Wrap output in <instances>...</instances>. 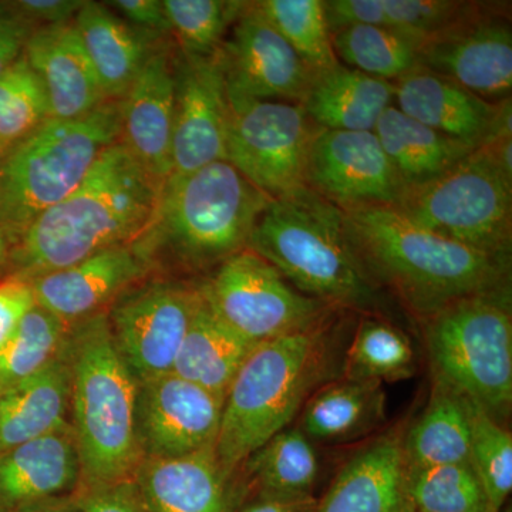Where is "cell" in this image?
I'll return each mask as SVG.
<instances>
[{
    "instance_id": "cell-26",
    "label": "cell",
    "mask_w": 512,
    "mask_h": 512,
    "mask_svg": "<svg viewBox=\"0 0 512 512\" xmlns=\"http://www.w3.org/2000/svg\"><path fill=\"white\" fill-rule=\"evenodd\" d=\"M70 367L66 345L35 375L0 392V451L69 426Z\"/></svg>"
},
{
    "instance_id": "cell-44",
    "label": "cell",
    "mask_w": 512,
    "mask_h": 512,
    "mask_svg": "<svg viewBox=\"0 0 512 512\" xmlns=\"http://www.w3.org/2000/svg\"><path fill=\"white\" fill-rule=\"evenodd\" d=\"M83 3L84 0H19L10 6L30 28L39 30L72 23Z\"/></svg>"
},
{
    "instance_id": "cell-22",
    "label": "cell",
    "mask_w": 512,
    "mask_h": 512,
    "mask_svg": "<svg viewBox=\"0 0 512 512\" xmlns=\"http://www.w3.org/2000/svg\"><path fill=\"white\" fill-rule=\"evenodd\" d=\"M72 426L0 451V512L67 497L80 485Z\"/></svg>"
},
{
    "instance_id": "cell-31",
    "label": "cell",
    "mask_w": 512,
    "mask_h": 512,
    "mask_svg": "<svg viewBox=\"0 0 512 512\" xmlns=\"http://www.w3.org/2000/svg\"><path fill=\"white\" fill-rule=\"evenodd\" d=\"M254 348L228 329L202 298L171 373L225 400L232 380Z\"/></svg>"
},
{
    "instance_id": "cell-46",
    "label": "cell",
    "mask_w": 512,
    "mask_h": 512,
    "mask_svg": "<svg viewBox=\"0 0 512 512\" xmlns=\"http://www.w3.org/2000/svg\"><path fill=\"white\" fill-rule=\"evenodd\" d=\"M106 5L138 30L156 37L171 33L163 0H113Z\"/></svg>"
},
{
    "instance_id": "cell-37",
    "label": "cell",
    "mask_w": 512,
    "mask_h": 512,
    "mask_svg": "<svg viewBox=\"0 0 512 512\" xmlns=\"http://www.w3.org/2000/svg\"><path fill=\"white\" fill-rule=\"evenodd\" d=\"M409 493L416 512H497L468 463L409 470Z\"/></svg>"
},
{
    "instance_id": "cell-25",
    "label": "cell",
    "mask_w": 512,
    "mask_h": 512,
    "mask_svg": "<svg viewBox=\"0 0 512 512\" xmlns=\"http://www.w3.org/2000/svg\"><path fill=\"white\" fill-rule=\"evenodd\" d=\"M73 25L107 99H123L153 52L156 36L134 28L106 3L86 0Z\"/></svg>"
},
{
    "instance_id": "cell-45",
    "label": "cell",
    "mask_w": 512,
    "mask_h": 512,
    "mask_svg": "<svg viewBox=\"0 0 512 512\" xmlns=\"http://www.w3.org/2000/svg\"><path fill=\"white\" fill-rule=\"evenodd\" d=\"M76 498L82 512H144L133 481L87 488Z\"/></svg>"
},
{
    "instance_id": "cell-27",
    "label": "cell",
    "mask_w": 512,
    "mask_h": 512,
    "mask_svg": "<svg viewBox=\"0 0 512 512\" xmlns=\"http://www.w3.org/2000/svg\"><path fill=\"white\" fill-rule=\"evenodd\" d=\"M393 103V84L338 63L315 72L301 106L323 130L375 131Z\"/></svg>"
},
{
    "instance_id": "cell-16",
    "label": "cell",
    "mask_w": 512,
    "mask_h": 512,
    "mask_svg": "<svg viewBox=\"0 0 512 512\" xmlns=\"http://www.w3.org/2000/svg\"><path fill=\"white\" fill-rule=\"evenodd\" d=\"M232 26L231 37L220 49L228 89L252 99L301 104L315 70L279 35L255 2H247Z\"/></svg>"
},
{
    "instance_id": "cell-13",
    "label": "cell",
    "mask_w": 512,
    "mask_h": 512,
    "mask_svg": "<svg viewBox=\"0 0 512 512\" xmlns=\"http://www.w3.org/2000/svg\"><path fill=\"white\" fill-rule=\"evenodd\" d=\"M227 80L221 52L175 57L173 157L168 178L227 161Z\"/></svg>"
},
{
    "instance_id": "cell-15",
    "label": "cell",
    "mask_w": 512,
    "mask_h": 512,
    "mask_svg": "<svg viewBox=\"0 0 512 512\" xmlns=\"http://www.w3.org/2000/svg\"><path fill=\"white\" fill-rule=\"evenodd\" d=\"M224 400L173 375L138 383L137 439L144 457L174 458L215 447Z\"/></svg>"
},
{
    "instance_id": "cell-30",
    "label": "cell",
    "mask_w": 512,
    "mask_h": 512,
    "mask_svg": "<svg viewBox=\"0 0 512 512\" xmlns=\"http://www.w3.org/2000/svg\"><path fill=\"white\" fill-rule=\"evenodd\" d=\"M375 134L404 188L436 180L476 150L410 119L393 104L383 111Z\"/></svg>"
},
{
    "instance_id": "cell-48",
    "label": "cell",
    "mask_w": 512,
    "mask_h": 512,
    "mask_svg": "<svg viewBox=\"0 0 512 512\" xmlns=\"http://www.w3.org/2000/svg\"><path fill=\"white\" fill-rule=\"evenodd\" d=\"M315 505V497L275 498L256 494L239 512H312Z\"/></svg>"
},
{
    "instance_id": "cell-50",
    "label": "cell",
    "mask_w": 512,
    "mask_h": 512,
    "mask_svg": "<svg viewBox=\"0 0 512 512\" xmlns=\"http://www.w3.org/2000/svg\"><path fill=\"white\" fill-rule=\"evenodd\" d=\"M9 239L5 232L0 229V268L5 265L6 259L9 258Z\"/></svg>"
},
{
    "instance_id": "cell-21",
    "label": "cell",
    "mask_w": 512,
    "mask_h": 512,
    "mask_svg": "<svg viewBox=\"0 0 512 512\" xmlns=\"http://www.w3.org/2000/svg\"><path fill=\"white\" fill-rule=\"evenodd\" d=\"M404 429L394 427L360 447L312 512H416L409 493Z\"/></svg>"
},
{
    "instance_id": "cell-3",
    "label": "cell",
    "mask_w": 512,
    "mask_h": 512,
    "mask_svg": "<svg viewBox=\"0 0 512 512\" xmlns=\"http://www.w3.org/2000/svg\"><path fill=\"white\" fill-rule=\"evenodd\" d=\"M332 318L259 343L242 363L225 396L214 447L228 477L289 427L316 390L342 377L343 352Z\"/></svg>"
},
{
    "instance_id": "cell-23",
    "label": "cell",
    "mask_w": 512,
    "mask_h": 512,
    "mask_svg": "<svg viewBox=\"0 0 512 512\" xmlns=\"http://www.w3.org/2000/svg\"><path fill=\"white\" fill-rule=\"evenodd\" d=\"M23 53L45 87L50 119H80L109 100L73 22L35 30Z\"/></svg>"
},
{
    "instance_id": "cell-49",
    "label": "cell",
    "mask_w": 512,
    "mask_h": 512,
    "mask_svg": "<svg viewBox=\"0 0 512 512\" xmlns=\"http://www.w3.org/2000/svg\"><path fill=\"white\" fill-rule=\"evenodd\" d=\"M16 512H82L77 498L72 495L67 497L52 498V500L40 501V503L28 505Z\"/></svg>"
},
{
    "instance_id": "cell-42",
    "label": "cell",
    "mask_w": 512,
    "mask_h": 512,
    "mask_svg": "<svg viewBox=\"0 0 512 512\" xmlns=\"http://www.w3.org/2000/svg\"><path fill=\"white\" fill-rule=\"evenodd\" d=\"M35 306V291L30 281L13 276L0 284V349L12 339Z\"/></svg>"
},
{
    "instance_id": "cell-28",
    "label": "cell",
    "mask_w": 512,
    "mask_h": 512,
    "mask_svg": "<svg viewBox=\"0 0 512 512\" xmlns=\"http://www.w3.org/2000/svg\"><path fill=\"white\" fill-rule=\"evenodd\" d=\"M299 414L298 427L313 444L360 439L386 420L383 383L339 377L316 390Z\"/></svg>"
},
{
    "instance_id": "cell-11",
    "label": "cell",
    "mask_w": 512,
    "mask_h": 512,
    "mask_svg": "<svg viewBox=\"0 0 512 512\" xmlns=\"http://www.w3.org/2000/svg\"><path fill=\"white\" fill-rule=\"evenodd\" d=\"M227 161L271 200L308 187V156L319 127L301 104L252 99L227 87Z\"/></svg>"
},
{
    "instance_id": "cell-40",
    "label": "cell",
    "mask_w": 512,
    "mask_h": 512,
    "mask_svg": "<svg viewBox=\"0 0 512 512\" xmlns=\"http://www.w3.org/2000/svg\"><path fill=\"white\" fill-rule=\"evenodd\" d=\"M470 464L494 510L500 512L512 491L511 431L474 403L471 409Z\"/></svg>"
},
{
    "instance_id": "cell-4",
    "label": "cell",
    "mask_w": 512,
    "mask_h": 512,
    "mask_svg": "<svg viewBox=\"0 0 512 512\" xmlns=\"http://www.w3.org/2000/svg\"><path fill=\"white\" fill-rule=\"evenodd\" d=\"M248 248L303 295L338 311L382 312V288L357 255L345 212L311 188L269 202Z\"/></svg>"
},
{
    "instance_id": "cell-20",
    "label": "cell",
    "mask_w": 512,
    "mask_h": 512,
    "mask_svg": "<svg viewBox=\"0 0 512 512\" xmlns=\"http://www.w3.org/2000/svg\"><path fill=\"white\" fill-rule=\"evenodd\" d=\"M150 269L133 244L97 252L59 271L37 276L30 284L36 305L72 326L103 312L106 303L136 284Z\"/></svg>"
},
{
    "instance_id": "cell-34",
    "label": "cell",
    "mask_w": 512,
    "mask_h": 512,
    "mask_svg": "<svg viewBox=\"0 0 512 512\" xmlns=\"http://www.w3.org/2000/svg\"><path fill=\"white\" fill-rule=\"evenodd\" d=\"M332 45L345 66L394 82L420 66L421 43L389 26H350L332 33Z\"/></svg>"
},
{
    "instance_id": "cell-43",
    "label": "cell",
    "mask_w": 512,
    "mask_h": 512,
    "mask_svg": "<svg viewBox=\"0 0 512 512\" xmlns=\"http://www.w3.org/2000/svg\"><path fill=\"white\" fill-rule=\"evenodd\" d=\"M330 35L350 26H387L383 0H325Z\"/></svg>"
},
{
    "instance_id": "cell-12",
    "label": "cell",
    "mask_w": 512,
    "mask_h": 512,
    "mask_svg": "<svg viewBox=\"0 0 512 512\" xmlns=\"http://www.w3.org/2000/svg\"><path fill=\"white\" fill-rule=\"evenodd\" d=\"M201 302L200 288L177 282H153L121 293L107 319L114 345L138 383L173 372Z\"/></svg>"
},
{
    "instance_id": "cell-35",
    "label": "cell",
    "mask_w": 512,
    "mask_h": 512,
    "mask_svg": "<svg viewBox=\"0 0 512 512\" xmlns=\"http://www.w3.org/2000/svg\"><path fill=\"white\" fill-rule=\"evenodd\" d=\"M255 6L315 72L339 63L323 0H261Z\"/></svg>"
},
{
    "instance_id": "cell-5",
    "label": "cell",
    "mask_w": 512,
    "mask_h": 512,
    "mask_svg": "<svg viewBox=\"0 0 512 512\" xmlns=\"http://www.w3.org/2000/svg\"><path fill=\"white\" fill-rule=\"evenodd\" d=\"M66 356L82 490L133 480L143 460L138 382L114 345L106 312L70 326Z\"/></svg>"
},
{
    "instance_id": "cell-33",
    "label": "cell",
    "mask_w": 512,
    "mask_h": 512,
    "mask_svg": "<svg viewBox=\"0 0 512 512\" xmlns=\"http://www.w3.org/2000/svg\"><path fill=\"white\" fill-rule=\"evenodd\" d=\"M416 373V352L402 329L376 315L360 320L343 357L342 377L399 382Z\"/></svg>"
},
{
    "instance_id": "cell-29",
    "label": "cell",
    "mask_w": 512,
    "mask_h": 512,
    "mask_svg": "<svg viewBox=\"0 0 512 512\" xmlns=\"http://www.w3.org/2000/svg\"><path fill=\"white\" fill-rule=\"evenodd\" d=\"M471 409L473 403L467 397L434 380L426 409L404 429L409 470L470 464Z\"/></svg>"
},
{
    "instance_id": "cell-19",
    "label": "cell",
    "mask_w": 512,
    "mask_h": 512,
    "mask_svg": "<svg viewBox=\"0 0 512 512\" xmlns=\"http://www.w3.org/2000/svg\"><path fill=\"white\" fill-rule=\"evenodd\" d=\"M175 57L154 47L121 99V143L161 185L173 157Z\"/></svg>"
},
{
    "instance_id": "cell-24",
    "label": "cell",
    "mask_w": 512,
    "mask_h": 512,
    "mask_svg": "<svg viewBox=\"0 0 512 512\" xmlns=\"http://www.w3.org/2000/svg\"><path fill=\"white\" fill-rule=\"evenodd\" d=\"M144 512H229V477L214 447L174 458L144 457L133 477Z\"/></svg>"
},
{
    "instance_id": "cell-6",
    "label": "cell",
    "mask_w": 512,
    "mask_h": 512,
    "mask_svg": "<svg viewBox=\"0 0 512 512\" xmlns=\"http://www.w3.org/2000/svg\"><path fill=\"white\" fill-rule=\"evenodd\" d=\"M271 198L228 161L161 185L153 217L131 242L148 265L170 255L192 268L221 265L248 248Z\"/></svg>"
},
{
    "instance_id": "cell-8",
    "label": "cell",
    "mask_w": 512,
    "mask_h": 512,
    "mask_svg": "<svg viewBox=\"0 0 512 512\" xmlns=\"http://www.w3.org/2000/svg\"><path fill=\"white\" fill-rule=\"evenodd\" d=\"M510 296L463 299L421 322L434 380L501 424L512 407Z\"/></svg>"
},
{
    "instance_id": "cell-39",
    "label": "cell",
    "mask_w": 512,
    "mask_h": 512,
    "mask_svg": "<svg viewBox=\"0 0 512 512\" xmlns=\"http://www.w3.org/2000/svg\"><path fill=\"white\" fill-rule=\"evenodd\" d=\"M49 120L45 87L23 53L0 74V141L15 146Z\"/></svg>"
},
{
    "instance_id": "cell-17",
    "label": "cell",
    "mask_w": 512,
    "mask_h": 512,
    "mask_svg": "<svg viewBox=\"0 0 512 512\" xmlns=\"http://www.w3.org/2000/svg\"><path fill=\"white\" fill-rule=\"evenodd\" d=\"M420 66L447 77L491 103L511 99L512 30L507 19L478 6L420 49Z\"/></svg>"
},
{
    "instance_id": "cell-41",
    "label": "cell",
    "mask_w": 512,
    "mask_h": 512,
    "mask_svg": "<svg viewBox=\"0 0 512 512\" xmlns=\"http://www.w3.org/2000/svg\"><path fill=\"white\" fill-rule=\"evenodd\" d=\"M387 26L426 43L450 29L477 8L474 3L453 0H383Z\"/></svg>"
},
{
    "instance_id": "cell-18",
    "label": "cell",
    "mask_w": 512,
    "mask_h": 512,
    "mask_svg": "<svg viewBox=\"0 0 512 512\" xmlns=\"http://www.w3.org/2000/svg\"><path fill=\"white\" fill-rule=\"evenodd\" d=\"M392 84L393 106L444 136L476 148L511 137V99L491 103L423 66Z\"/></svg>"
},
{
    "instance_id": "cell-9",
    "label": "cell",
    "mask_w": 512,
    "mask_h": 512,
    "mask_svg": "<svg viewBox=\"0 0 512 512\" xmlns=\"http://www.w3.org/2000/svg\"><path fill=\"white\" fill-rule=\"evenodd\" d=\"M393 208L440 237L510 256L512 175L487 146L476 148L436 180L404 188Z\"/></svg>"
},
{
    "instance_id": "cell-2",
    "label": "cell",
    "mask_w": 512,
    "mask_h": 512,
    "mask_svg": "<svg viewBox=\"0 0 512 512\" xmlns=\"http://www.w3.org/2000/svg\"><path fill=\"white\" fill-rule=\"evenodd\" d=\"M161 184L121 141L103 151L79 187L43 212L19 239V278L59 271L136 241L156 210Z\"/></svg>"
},
{
    "instance_id": "cell-1",
    "label": "cell",
    "mask_w": 512,
    "mask_h": 512,
    "mask_svg": "<svg viewBox=\"0 0 512 512\" xmlns=\"http://www.w3.org/2000/svg\"><path fill=\"white\" fill-rule=\"evenodd\" d=\"M342 210L373 281L392 289L421 322L463 299L511 295L510 256L440 237L387 205Z\"/></svg>"
},
{
    "instance_id": "cell-36",
    "label": "cell",
    "mask_w": 512,
    "mask_h": 512,
    "mask_svg": "<svg viewBox=\"0 0 512 512\" xmlns=\"http://www.w3.org/2000/svg\"><path fill=\"white\" fill-rule=\"evenodd\" d=\"M69 329L62 320L36 305L0 349V392L35 375L60 356Z\"/></svg>"
},
{
    "instance_id": "cell-38",
    "label": "cell",
    "mask_w": 512,
    "mask_h": 512,
    "mask_svg": "<svg viewBox=\"0 0 512 512\" xmlns=\"http://www.w3.org/2000/svg\"><path fill=\"white\" fill-rule=\"evenodd\" d=\"M171 33L184 55L210 56L224 43L247 2L239 0H163Z\"/></svg>"
},
{
    "instance_id": "cell-7",
    "label": "cell",
    "mask_w": 512,
    "mask_h": 512,
    "mask_svg": "<svg viewBox=\"0 0 512 512\" xmlns=\"http://www.w3.org/2000/svg\"><path fill=\"white\" fill-rule=\"evenodd\" d=\"M120 136L121 100H107L80 119H50L10 147L0 163V229L9 242L18 244L43 212L72 194Z\"/></svg>"
},
{
    "instance_id": "cell-47",
    "label": "cell",
    "mask_w": 512,
    "mask_h": 512,
    "mask_svg": "<svg viewBox=\"0 0 512 512\" xmlns=\"http://www.w3.org/2000/svg\"><path fill=\"white\" fill-rule=\"evenodd\" d=\"M33 32L10 3H0V74L23 55Z\"/></svg>"
},
{
    "instance_id": "cell-51",
    "label": "cell",
    "mask_w": 512,
    "mask_h": 512,
    "mask_svg": "<svg viewBox=\"0 0 512 512\" xmlns=\"http://www.w3.org/2000/svg\"><path fill=\"white\" fill-rule=\"evenodd\" d=\"M9 147L5 146V144L0 141V163H2L3 158H5L6 154H8Z\"/></svg>"
},
{
    "instance_id": "cell-32",
    "label": "cell",
    "mask_w": 512,
    "mask_h": 512,
    "mask_svg": "<svg viewBox=\"0 0 512 512\" xmlns=\"http://www.w3.org/2000/svg\"><path fill=\"white\" fill-rule=\"evenodd\" d=\"M256 494L275 498L313 497L319 457L299 427H286L245 461Z\"/></svg>"
},
{
    "instance_id": "cell-14",
    "label": "cell",
    "mask_w": 512,
    "mask_h": 512,
    "mask_svg": "<svg viewBox=\"0 0 512 512\" xmlns=\"http://www.w3.org/2000/svg\"><path fill=\"white\" fill-rule=\"evenodd\" d=\"M306 177L311 190L342 208L394 207L404 190L375 131L318 128L309 148Z\"/></svg>"
},
{
    "instance_id": "cell-10",
    "label": "cell",
    "mask_w": 512,
    "mask_h": 512,
    "mask_svg": "<svg viewBox=\"0 0 512 512\" xmlns=\"http://www.w3.org/2000/svg\"><path fill=\"white\" fill-rule=\"evenodd\" d=\"M200 291L212 313L254 346L311 329L338 312L293 288L249 248L218 265Z\"/></svg>"
}]
</instances>
